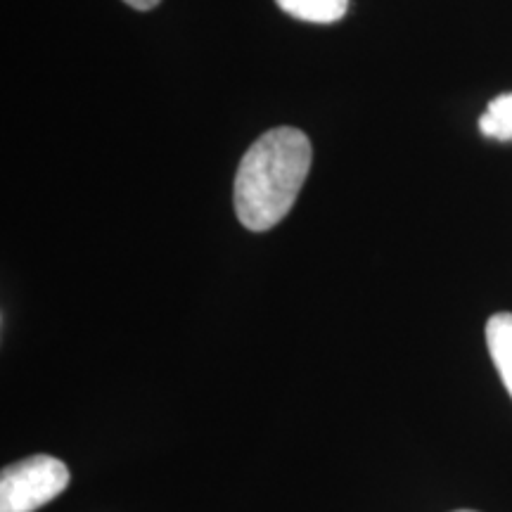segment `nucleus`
<instances>
[{"instance_id":"f257e3e1","label":"nucleus","mask_w":512,"mask_h":512,"mask_svg":"<svg viewBox=\"0 0 512 512\" xmlns=\"http://www.w3.org/2000/svg\"><path fill=\"white\" fill-rule=\"evenodd\" d=\"M311 159V143L299 128H271L256 140L235 176L233 200L242 226L254 233L278 226L297 202Z\"/></svg>"},{"instance_id":"f03ea898","label":"nucleus","mask_w":512,"mask_h":512,"mask_svg":"<svg viewBox=\"0 0 512 512\" xmlns=\"http://www.w3.org/2000/svg\"><path fill=\"white\" fill-rule=\"evenodd\" d=\"M69 486V470L53 456H29L0 475V512H36Z\"/></svg>"},{"instance_id":"7ed1b4c3","label":"nucleus","mask_w":512,"mask_h":512,"mask_svg":"<svg viewBox=\"0 0 512 512\" xmlns=\"http://www.w3.org/2000/svg\"><path fill=\"white\" fill-rule=\"evenodd\" d=\"M486 344L491 361L512 396V313H496L486 323Z\"/></svg>"},{"instance_id":"20e7f679","label":"nucleus","mask_w":512,"mask_h":512,"mask_svg":"<svg viewBox=\"0 0 512 512\" xmlns=\"http://www.w3.org/2000/svg\"><path fill=\"white\" fill-rule=\"evenodd\" d=\"M287 15L313 24H332L349 10V0H275Z\"/></svg>"},{"instance_id":"39448f33","label":"nucleus","mask_w":512,"mask_h":512,"mask_svg":"<svg viewBox=\"0 0 512 512\" xmlns=\"http://www.w3.org/2000/svg\"><path fill=\"white\" fill-rule=\"evenodd\" d=\"M479 128L486 138L512 143V93L498 95L496 100L489 102L479 119Z\"/></svg>"},{"instance_id":"423d86ee","label":"nucleus","mask_w":512,"mask_h":512,"mask_svg":"<svg viewBox=\"0 0 512 512\" xmlns=\"http://www.w3.org/2000/svg\"><path fill=\"white\" fill-rule=\"evenodd\" d=\"M124 3L131 5V8H136V10H152L155 5L162 3V0H124Z\"/></svg>"},{"instance_id":"0eeeda50","label":"nucleus","mask_w":512,"mask_h":512,"mask_svg":"<svg viewBox=\"0 0 512 512\" xmlns=\"http://www.w3.org/2000/svg\"><path fill=\"white\" fill-rule=\"evenodd\" d=\"M453 512H477V510H453Z\"/></svg>"}]
</instances>
